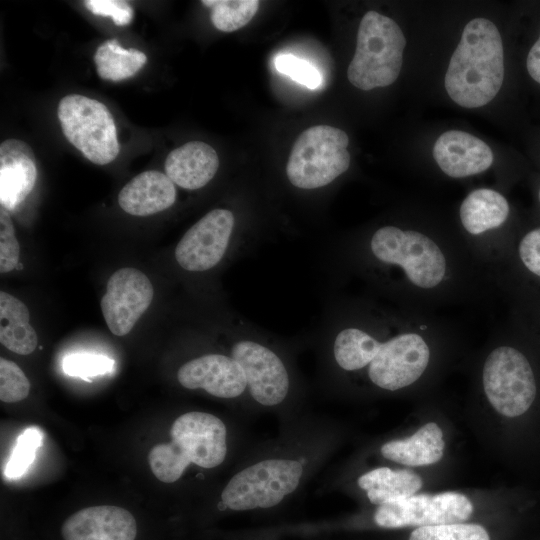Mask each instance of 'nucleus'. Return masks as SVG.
Segmentation results:
<instances>
[{
	"label": "nucleus",
	"instance_id": "f257e3e1",
	"mask_svg": "<svg viewBox=\"0 0 540 540\" xmlns=\"http://www.w3.org/2000/svg\"><path fill=\"white\" fill-rule=\"evenodd\" d=\"M350 246L347 254L357 267L382 285L399 278L415 292L432 293L447 285L452 274L444 245L415 229L383 225L363 244Z\"/></svg>",
	"mask_w": 540,
	"mask_h": 540
},
{
	"label": "nucleus",
	"instance_id": "f03ea898",
	"mask_svg": "<svg viewBox=\"0 0 540 540\" xmlns=\"http://www.w3.org/2000/svg\"><path fill=\"white\" fill-rule=\"evenodd\" d=\"M504 80V51L501 35L485 18L470 20L463 29L445 75L449 97L464 108L488 104Z\"/></svg>",
	"mask_w": 540,
	"mask_h": 540
},
{
	"label": "nucleus",
	"instance_id": "7ed1b4c3",
	"mask_svg": "<svg viewBox=\"0 0 540 540\" xmlns=\"http://www.w3.org/2000/svg\"><path fill=\"white\" fill-rule=\"evenodd\" d=\"M226 434V426L218 417L204 412L185 413L173 422L171 441L150 450V468L164 483L180 479L191 463L214 468L226 457Z\"/></svg>",
	"mask_w": 540,
	"mask_h": 540
},
{
	"label": "nucleus",
	"instance_id": "20e7f679",
	"mask_svg": "<svg viewBox=\"0 0 540 540\" xmlns=\"http://www.w3.org/2000/svg\"><path fill=\"white\" fill-rule=\"evenodd\" d=\"M362 337L367 375L377 387L396 391L415 383L425 372L431 357L430 346L418 331L398 330L381 338L377 333V312L364 309Z\"/></svg>",
	"mask_w": 540,
	"mask_h": 540
},
{
	"label": "nucleus",
	"instance_id": "39448f33",
	"mask_svg": "<svg viewBox=\"0 0 540 540\" xmlns=\"http://www.w3.org/2000/svg\"><path fill=\"white\" fill-rule=\"evenodd\" d=\"M405 46V36L393 19L368 11L359 24L348 80L365 91L391 85L401 71Z\"/></svg>",
	"mask_w": 540,
	"mask_h": 540
},
{
	"label": "nucleus",
	"instance_id": "423d86ee",
	"mask_svg": "<svg viewBox=\"0 0 540 540\" xmlns=\"http://www.w3.org/2000/svg\"><path fill=\"white\" fill-rule=\"evenodd\" d=\"M347 134L329 125H315L295 141L286 165L289 182L302 190L325 187L350 166Z\"/></svg>",
	"mask_w": 540,
	"mask_h": 540
},
{
	"label": "nucleus",
	"instance_id": "0eeeda50",
	"mask_svg": "<svg viewBox=\"0 0 540 540\" xmlns=\"http://www.w3.org/2000/svg\"><path fill=\"white\" fill-rule=\"evenodd\" d=\"M58 119L66 139L89 161L105 165L119 154L114 118L100 101L69 94L59 101Z\"/></svg>",
	"mask_w": 540,
	"mask_h": 540
},
{
	"label": "nucleus",
	"instance_id": "6e6552de",
	"mask_svg": "<svg viewBox=\"0 0 540 540\" xmlns=\"http://www.w3.org/2000/svg\"><path fill=\"white\" fill-rule=\"evenodd\" d=\"M482 382L490 405L509 418L526 413L537 395L531 362L520 349L510 345L498 346L489 353Z\"/></svg>",
	"mask_w": 540,
	"mask_h": 540
},
{
	"label": "nucleus",
	"instance_id": "1a4fd4ad",
	"mask_svg": "<svg viewBox=\"0 0 540 540\" xmlns=\"http://www.w3.org/2000/svg\"><path fill=\"white\" fill-rule=\"evenodd\" d=\"M236 336L230 356L242 367L251 397L264 406H275L285 400L290 376L283 359L245 320L237 319Z\"/></svg>",
	"mask_w": 540,
	"mask_h": 540
},
{
	"label": "nucleus",
	"instance_id": "9d476101",
	"mask_svg": "<svg viewBox=\"0 0 540 540\" xmlns=\"http://www.w3.org/2000/svg\"><path fill=\"white\" fill-rule=\"evenodd\" d=\"M302 472L296 460L258 462L230 479L221 493L222 502L236 511L273 507L297 488Z\"/></svg>",
	"mask_w": 540,
	"mask_h": 540
},
{
	"label": "nucleus",
	"instance_id": "9b49d317",
	"mask_svg": "<svg viewBox=\"0 0 540 540\" xmlns=\"http://www.w3.org/2000/svg\"><path fill=\"white\" fill-rule=\"evenodd\" d=\"M237 238L235 214L225 208L206 213L181 237L174 257L187 272L201 273L216 268L230 253Z\"/></svg>",
	"mask_w": 540,
	"mask_h": 540
},
{
	"label": "nucleus",
	"instance_id": "f8f14e48",
	"mask_svg": "<svg viewBox=\"0 0 540 540\" xmlns=\"http://www.w3.org/2000/svg\"><path fill=\"white\" fill-rule=\"evenodd\" d=\"M473 512L471 501L457 492L414 494L379 505L375 523L383 528L463 523Z\"/></svg>",
	"mask_w": 540,
	"mask_h": 540
},
{
	"label": "nucleus",
	"instance_id": "ddd939ff",
	"mask_svg": "<svg viewBox=\"0 0 540 540\" xmlns=\"http://www.w3.org/2000/svg\"><path fill=\"white\" fill-rule=\"evenodd\" d=\"M153 296V285L140 270L121 268L115 271L100 302L109 330L116 336L128 334L150 306Z\"/></svg>",
	"mask_w": 540,
	"mask_h": 540
},
{
	"label": "nucleus",
	"instance_id": "4468645a",
	"mask_svg": "<svg viewBox=\"0 0 540 540\" xmlns=\"http://www.w3.org/2000/svg\"><path fill=\"white\" fill-rule=\"evenodd\" d=\"M177 379L184 388L203 389L225 399L239 397L248 389L242 367L230 355L221 353L187 361L179 368Z\"/></svg>",
	"mask_w": 540,
	"mask_h": 540
},
{
	"label": "nucleus",
	"instance_id": "2eb2a0df",
	"mask_svg": "<svg viewBox=\"0 0 540 540\" xmlns=\"http://www.w3.org/2000/svg\"><path fill=\"white\" fill-rule=\"evenodd\" d=\"M64 540H135L137 523L126 509L99 505L81 509L61 527Z\"/></svg>",
	"mask_w": 540,
	"mask_h": 540
},
{
	"label": "nucleus",
	"instance_id": "dca6fc26",
	"mask_svg": "<svg viewBox=\"0 0 540 540\" xmlns=\"http://www.w3.org/2000/svg\"><path fill=\"white\" fill-rule=\"evenodd\" d=\"M433 157L439 168L452 178L482 173L494 160L491 148L484 141L459 130H449L439 136Z\"/></svg>",
	"mask_w": 540,
	"mask_h": 540
},
{
	"label": "nucleus",
	"instance_id": "f3484780",
	"mask_svg": "<svg viewBox=\"0 0 540 540\" xmlns=\"http://www.w3.org/2000/svg\"><path fill=\"white\" fill-rule=\"evenodd\" d=\"M37 179L35 155L22 140L0 145V203L7 211L17 208L31 193Z\"/></svg>",
	"mask_w": 540,
	"mask_h": 540
},
{
	"label": "nucleus",
	"instance_id": "a211bd4d",
	"mask_svg": "<svg viewBox=\"0 0 540 540\" xmlns=\"http://www.w3.org/2000/svg\"><path fill=\"white\" fill-rule=\"evenodd\" d=\"M164 168L174 184L186 190H197L213 179L219 168V158L209 144L190 141L168 154Z\"/></svg>",
	"mask_w": 540,
	"mask_h": 540
},
{
	"label": "nucleus",
	"instance_id": "6ab92c4d",
	"mask_svg": "<svg viewBox=\"0 0 540 540\" xmlns=\"http://www.w3.org/2000/svg\"><path fill=\"white\" fill-rule=\"evenodd\" d=\"M176 200V188L160 171H144L132 178L119 192L118 203L128 214L149 216L171 207Z\"/></svg>",
	"mask_w": 540,
	"mask_h": 540
},
{
	"label": "nucleus",
	"instance_id": "aec40b11",
	"mask_svg": "<svg viewBox=\"0 0 540 540\" xmlns=\"http://www.w3.org/2000/svg\"><path fill=\"white\" fill-rule=\"evenodd\" d=\"M444 447L441 428L435 422H428L408 438L383 444L381 454L403 465L426 466L442 459Z\"/></svg>",
	"mask_w": 540,
	"mask_h": 540
},
{
	"label": "nucleus",
	"instance_id": "412c9836",
	"mask_svg": "<svg viewBox=\"0 0 540 540\" xmlns=\"http://www.w3.org/2000/svg\"><path fill=\"white\" fill-rule=\"evenodd\" d=\"M459 214L464 230L472 236H479L501 227L510 214V205L498 191L479 188L465 197Z\"/></svg>",
	"mask_w": 540,
	"mask_h": 540
},
{
	"label": "nucleus",
	"instance_id": "4be33fe9",
	"mask_svg": "<svg viewBox=\"0 0 540 540\" xmlns=\"http://www.w3.org/2000/svg\"><path fill=\"white\" fill-rule=\"evenodd\" d=\"M27 306L16 297L0 293V342L10 351L31 354L37 346V334L29 323Z\"/></svg>",
	"mask_w": 540,
	"mask_h": 540
},
{
	"label": "nucleus",
	"instance_id": "5701e85b",
	"mask_svg": "<svg viewBox=\"0 0 540 540\" xmlns=\"http://www.w3.org/2000/svg\"><path fill=\"white\" fill-rule=\"evenodd\" d=\"M371 503L381 505L414 495L423 485L422 478L411 470L373 469L358 478Z\"/></svg>",
	"mask_w": 540,
	"mask_h": 540
},
{
	"label": "nucleus",
	"instance_id": "b1692460",
	"mask_svg": "<svg viewBox=\"0 0 540 540\" xmlns=\"http://www.w3.org/2000/svg\"><path fill=\"white\" fill-rule=\"evenodd\" d=\"M93 59L99 77L116 82L134 76L147 62L142 51L125 49L117 39L99 45Z\"/></svg>",
	"mask_w": 540,
	"mask_h": 540
},
{
	"label": "nucleus",
	"instance_id": "393cba45",
	"mask_svg": "<svg viewBox=\"0 0 540 540\" xmlns=\"http://www.w3.org/2000/svg\"><path fill=\"white\" fill-rule=\"evenodd\" d=\"M211 10V21L222 32H233L245 25L255 16L260 2L257 0H205Z\"/></svg>",
	"mask_w": 540,
	"mask_h": 540
},
{
	"label": "nucleus",
	"instance_id": "a878e982",
	"mask_svg": "<svg viewBox=\"0 0 540 540\" xmlns=\"http://www.w3.org/2000/svg\"><path fill=\"white\" fill-rule=\"evenodd\" d=\"M42 438V432L36 427L27 428L19 435L4 469L7 478L21 477L27 471L35 460Z\"/></svg>",
	"mask_w": 540,
	"mask_h": 540
},
{
	"label": "nucleus",
	"instance_id": "bb28decb",
	"mask_svg": "<svg viewBox=\"0 0 540 540\" xmlns=\"http://www.w3.org/2000/svg\"><path fill=\"white\" fill-rule=\"evenodd\" d=\"M409 540H490V537L481 525L454 523L417 527Z\"/></svg>",
	"mask_w": 540,
	"mask_h": 540
},
{
	"label": "nucleus",
	"instance_id": "cd10ccee",
	"mask_svg": "<svg viewBox=\"0 0 540 540\" xmlns=\"http://www.w3.org/2000/svg\"><path fill=\"white\" fill-rule=\"evenodd\" d=\"M113 367L114 361L112 359L89 353L70 354L62 361V369L67 375L86 380L109 373Z\"/></svg>",
	"mask_w": 540,
	"mask_h": 540
},
{
	"label": "nucleus",
	"instance_id": "c85d7f7f",
	"mask_svg": "<svg viewBox=\"0 0 540 540\" xmlns=\"http://www.w3.org/2000/svg\"><path fill=\"white\" fill-rule=\"evenodd\" d=\"M30 391V382L22 369L13 361L0 359V399L5 403L19 402Z\"/></svg>",
	"mask_w": 540,
	"mask_h": 540
},
{
	"label": "nucleus",
	"instance_id": "c756f323",
	"mask_svg": "<svg viewBox=\"0 0 540 540\" xmlns=\"http://www.w3.org/2000/svg\"><path fill=\"white\" fill-rule=\"evenodd\" d=\"M277 71L292 78L309 89H317L322 83L319 70L310 62L293 54H280L275 59Z\"/></svg>",
	"mask_w": 540,
	"mask_h": 540
},
{
	"label": "nucleus",
	"instance_id": "7c9ffc66",
	"mask_svg": "<svg viewBox=\"0 0 540 540\" xmlns=\"http://www.w3.org/2000/svg\"><path fill=\"white\" fill-rule=\"evenodd\" d=\"M516 254L524 273L540 284V227L529 230L520 238Z\"/></svg>",
	"mask_w": 540,
	"mask_h": 540
},
{
	"label": "nucleus",
	"instance_id": "2f4dec72",
	"mask_svg": "<svg viewBox=\"0 0 540 540\" xmlns=\"http://www.w3.org/2000/svg\"><path fill=\"white\" fill-rule=\"evenodd\" d=\"M20 248L6 209L0 208V272L7 273L19 264Z\"/></svg>",
	"mask_w": 540,
	"mask_h": 540
},
{
	"label": "nucleus",
	"instance_id": "473e14b6",
	"mask_svg": "<svg viewBox=\"0 0 540 540\" xmlns=\"http://www.w3.org/2000/svg\"><path fill=\"white\" fill-rule=\"evenodd\" d=\"M84 6L94 15L111 17L117 26H126L133 19V8L126 1L86 0Z\"/></svg>",
	"mask_w": 540,
	"mask_h": 540
},
{
	"label": "nucleus",
	"instance_id": "72a5a7b5",
	"mask_svg": "<svg viewBox=\"0 0 540 540\" xmlns=\"http://www.w3.org/2000/svg\"><path fill=\"white\" fill-rule=\"evenodd\" d=\"M526 67L530 76L540 83V36L528 53Z\"/></svg>",
	"mask_w": 540,
	"mask_h": 540
},
{
	"label": "nucleus",
	"instance_id": "f704fd0d",
	"mask_svg": "<svg viewBox=\"0 0 540 540\" xmlns=\"http://www.w3.org/2000/svg\"><path fill=\"white\" fill-rule=\"evenodd\" d=\"M22 268H23L22 264H18L17 267H16V269H18V270H20Z\"/></svg>",
	"mask_w": 540,
	"mask_h": 540
},
{
	"label": "nucleus",
	"instance_id": "c9c22d12",
	"mask_svg": "<svg viewBox=\"0 0 540 540\" xmlns=\"http://www.w3.org/2000/svg\"><path fill=\"white\" fill-rule=\"evenodd\" d=\"M538 197H539V201H540V188H539V192H538Z\"/></svg>",
	"mask_w": 540,
	"mask_h": 540
}]
</instances>
